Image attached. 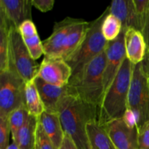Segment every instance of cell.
Here are the masks:
<instances>
[{
	"mask_svg": "<svg viewBox=\"0 0 149 149\" xmlns=\"http://www.w3.org/2000/svg\"><path fill=\"white\" fill-rule=\"evenodd\" d=\"M58 113L65 134L69 135L78 149H91L87 127L97 120V107L86 103L74 94H67L58 103Z\"/></svg>",
	"mask_w": 149,
	"mask_h": 149,
	"instance_id": "cell-1",
	"label": "cell"
},
{
	"mask_svg": "<svg viewBox=\"0 0 149 149\" xmlns=\"http://www.w3.org/2000/svg\"><path fill=\"white\" fill-rule=\"evenodd\" d=\"M134 65L126 58L97 107V122L103 126L114 119H122L128 108V95Z\"/></svg>",
	"mask_w": 149,
	"mask_h": 149,
	"instance_id": "cell-2",
	"label": "cell"
},
{
	"mask_svg": "<svg viewBox=\"0 0 149 149\" xmlns=\"http://www.w3.org/2000/svg\"><path fill=\"white\" fill-rule=\"evenodd\" d=\"M106 58L105 50L90 61L79 74L70 79L68 84L73 94L97 107L100 106L104 94Z\"/></svg>",
	"mask_w": 149,
	"mask_h": 149,
	"instance_id": "cell-3",
	"label": "cell"
},
{
	"mask_svg": "<svg viewBox=\"0 0 149 149\" xmlns=\"http://www.w3.org/2000/svg\"><path fill=\"white\" fill-rule=\"evenodd\" d=\"M109 13V7H107L97 18L90 22L80 46L65 61L72 70L71 78L77 77L90 61L106 50L109 42L103 34L102 25Z\"/></svg>",
	"mask_w": 149,
	"mask_h": 149,
	"instance_id": "cell-4",
	"label": "cell"
},
{
	"mask_svg": "<svg viewBox=\"0 0 149 149\" xmlns=\"http://www.w3.org/2000/svg\"><path fill=\"white\" fill-rule=\"evenodd\" d=\"M40 65L32 58L18 29L10 23L9 31L8 67L26 82L36 77Z\"/></svg>",
	"mask_w": 149,
	"mask_h": 149,
	"instance_id": "cell-5",
	"label": "cell"
},
{
	"mask_svg": "<svg viewBox=\"0 0 149 149\" xmlns=\"http://www.w3.org/2000/svg\"><path fill=\"white\" fill-rule=\"evenodd\" d=\"M26 84L11 68L0 71V118L8 117L13 111L26 106Z\"/></svg>",
	"mask_w": 149,
	"mask_h": 149,
	"instance_id": "cell-6",
	"label": "cell"
},
{
	"mask_svg": "<svg viewBox=\"0 0 149 149\" xmlns=\"http://www.w3.org/2000/svg\"><path fill=\"white\" fill-rule=\"evenodd\" d=\"M128 108L138 118V128L149 120V82L141 63L133 66Z\"/></svg>",
	"mask_w": 149,
	"mask_h": 149,
	"instance_id": "cell-7",
	"label": "cell"
},
{
	"mask_svg": "<svg viewBox=\"0 0 149 149\" xmlns=\"http://www.w3.org/2000/svg\"><path fill=\"white\" fill-rule=\"evenodd\" d=\"M126 31L127 29H122L119 36L114 40L108 42L106 46V65L103 76L104 94L112 84L124 61L127 58L125 45V36Z\"/></svg>",
	"mask_w": 149,
	"mask_h": 149,
	"instance_id": "cell-8",
	"label": "cell"
},
{
	"mask_svg": "<svg viewBox=\"0 0 149 149\" xmlns=\"http://www.w3.org/2000/svg\"><path fill=\"white\" fill-rule=\"evenodd\" d=\"M71 76L72 70L64 60L44 58L36 77L52 85L65 87L69 82Z\"/></svg>",
	"mask_w": 149,
	"mask_h": 149,
	"instance_id": "cell-9",
	"label": "cell"
},
{
	"mask_svg": "<svg viewBox=\"0 0 149 149\" xmlns=\"http://www.w3.org/2000/svg\"><path fill=\"white\" fill-rule=\"evenodd\" d=\"M116 149H138V128H130L123 119H114L103 125Z\"/></svg>",
	"mask_w": 149,
	"mask_h": 149,
	"instance_id": "cell-10",
	"label": "cell"
},
{
	"mask_svg": "<svg viewBox=\"0 0 149 149\" xmlns=\"http://www.w3.org/2000/svg\"><path fill=\"white\" fill-rule=\"evenodd\" d=\"M79 20V19L67 17L55 23L52 34L42 42L45 52L44 58H59L60 54L70 31L77 24Z\"/></svg>",
	"mask_w": 149,
	"mask_h": 149,
	"instance_id": "cell-11",
	"label": "cell"
},
{
	"mask_svg": "<svg viewBox=\"0 0 149 149\" xmlns=\"http://www.w3.org/2000/svg\"><path fill=\"white\" fill-rule=\"evenodd\" d=\"M33 80L47 112L58 113V103L61 98L67 94H73L68 84L65 87H58L45 82L38 77Z\"/></svg>",
	"mask_w": 149,
	"mask_h": 149,
	"instance_id": "cell-12",
	"label": "cell"
},
{
	"mask_svg": "<svg viewBox=\"0 0 149 149\" xmlns=\"http://www.w3.org/2000/svg\"><path fill=\"white\" fill-rule=\"evenodd\" d=\"M31 0H0V10L17 29L22 23L31 20Z\"/></svg>",
	"mask_w": 149,
	"mask_h": 149,
	"instance_id": "cell-13",
	"label": "cell"
},
{
	"mask_svg": "<svg viewBox=\"0 0 149 149\" xmlns=\"http://www.w3.org/2000/svg\"><path fill=\"white\" fill-rule=\"evenodd\" d=\"M109 13L121 21L122 29L139 31L136 11L133 0H114L109 6Z\"/></svg>",
	"mask_w": 149,
	"mask_h": 149,
	"instance_id": "cell-14",
	"label": "cell"
},
{
	"mask_svg": "<svg viewBox=\"0 0 149 149\" xmlns=\"http://www.w3.org/2000/svg\"><path fill=\"white\" fill-rule=\"evenodd\" d=\"M125 45L127 58L133 65L143 61L147 46L141 31L134 29H127L125 36Z\"/></svg>",
	"mask_w": 149,
	"mask_h": 149,
	"instance_id": "cell-15",
	"label": "cell"
},
{
	"mask_svg": "<svg viewBox=\"0 0 149 149\" xmlns=\"http://www.w3.org/2000/svg\"><path fill=\"white\" fill-rule=\"evenodd\" d=\"M90 22L79 19L77 24L71 29L65 41L59 58L65 60L69 58L80 46L86 33L87 31Z\"/></svg>",
	"mask_w": 149,
	"mask_h": 149,
	"instance_id": "cell-16",
	"label": "cell"
},
{
	"mask_svg": "<svg viewBox=\"0 0 149 149\" xmlns=\"http://www.w3.org/2000/svg\"><path fill=\"white\" fill-rule=\"evenodd\" d=\"M44 130L57 148H59L63 140L65 132L63 130L58 113L44 111L38 119Z\"/></svg>",
	"mask_w": 149,
	"mask_h": 149,
	"instance_id": "cell-17",
	"label": "cell"
},
{
	"mask_svg": "<svg viewBox=\"0 0 149 149\" xmlns=\"http://www.w3.org/2000/svg\"><path fill=\"white\" fill-rule=\"evenodd\" d=\"M87 136L91 149H116L103 126L97 120L93 121L87 125Z\"/></svg>",
	"mask_w": 149,
	"mask_h": 149,
	"instance_id": "cell-18",
	"label": "cell"
},
{
	"mask_svg": "<svg viewBox=\"0 0 149 149\" xmlns=\"http://www.w3.org/2000/svg\"><path fill=\"white\" fill-rule=\"evenodd\" d=\"M25 97L26 106L29 114L39 119L45 109L33 79L26 82Z\"/></svg>",
	"mask_w": 149,
	"mask_h": 149,
	"instance_id": "cell-19",
	"label": "cell"
},
{
	"mask_svg": "<svg viewBox=\"0 0 149 149\" xmlns=\"http://www.w3.org/2000/svg\"><path fill=\"white\" fill-rule=\"evenodd\" d=\"M38 119L29 114L27 122L17 135L16 143L20 149H34Z\"/></svg>",
	"mask_w": 149,
	"mask_h": 149,
	"instance_id": "cell-20",
	"label": "cell"
},
{
	"mask_svg": "<svg viewBox=\"0 0 149 149\" xmlns=\"http://www.w3.org/2000/svg\"><path fill=\"white\" fill-rule=\"evenodd\" d=\"M10 26V23L0 10V71L8 67Z\"/></svg>",
	"mask_w": 149,
	"mask_h": 149,
	"instance_id": "cell-21",
	"label": "cell"
},
{
	"mask_svg": "<svg viewBox=\"0 0 149 149\" xmlns=\"http://www.w3.org/2000/svg\"><path fill=\"white\" fill-rule=\"evenodd\" d=\"M29 116V113L26 106H22V107L13 111L9 115L10 131H11L13 141L14 142H17L18 132L26 123Z\"/></svg>",
	"mask_w": 149,
	"mask_h": 149,
	"instance_id": "cell-22",
	"label": "cell"
},
{
	"mask_svg": "<svg viewBox=\"0 0 149 149\" xmlns=\"http://www.w3.org/2000/svg\"><path fill=\"white\" fill-rule=\"evenodd\" d=\"M122 30V25L120 20L110 13H108L102 25V32L105 39L108 42L114 40L119 36Z\"/></svg>",
	"mask_w": 149,
	"mask_h": 149,
	"instance_id": "cell-23",
	"label": "cell"
},
{
	"mask_svg": "<svg viewBox=\"0 0 149 149\" xmlns=\"http://www.w3.org/2000/svg\"><path fill=\"white\" fill-rule=\"evenodd\" d=\"M34 149H58L45 132L39 121L36 127Z\"/></svg>",
	"mask_w": 149,
	"mask_h": 149,
	"instance_id": "cell-24",
	"label": "cell"
},
{
	"mask_svg": "<svg viewBox=\"0 0 149 149\" xmlns=\"http://www.w3.org/2000/svg\"><path fill=\"white\" fill-rule=\"evenodd\" d=\"M23 41L33 60L36 61L40 58L41 55H44L45 52H44L43 45L39 39V35L37 34L33 37L28 38V39H23Z\"/></svg>",
	"mask_w": 149,
	"mask_h": 149,
	"instance_id": "cell-25",
	"label": "cell"
},
{
	"mask_svg": "<svg viewBox=\"0 0 149 149\" xmlns=\"http://www.w3.org/2000/svg\"><path fill=\"white\" fill-rule=\"evenodd\" d=\"M139 31L142 32L149 11V0H133Z\"/></svg>",
	"mask_w": 149,
	"mask_h": 149,
	"instance_id": "cell-26",
	"label": "cell"
},
{
	"mask_svg": "<svg viewBox=\"0 0 149 149\" xmlns=\"http://www.w3.org/2000/svg\"><path fill=\"white\" fill-rule=\"evenodd\" d=\"M11 133L9 116L0 118V149H7L9 144V138Z\"/></svg>",
	"mask_w": 149,
	"mask_h": 149,
	"instance_id": "cell-27",
	"label": "cell"
},
{
	"mask_svg": "<svg viewBox=\"0 0 149 149\" xmlns=\"http://www.w3.org/2000/svg\"><path fill=\"white\" fill-rule=\"evenodd\" d=\"M138 148L149 149V120L138 128Z\"/></svg>",
	"mask_w": 149,
	"mask_h": 149,
	"instance_id": "cell-28",
	"label": "cell"
},
{
	"mask_svg": "<svg viewBox=\"0 0 149 149\" xmlns=\"http://www.w3.org/2000/svg\"><path fill=\"white\" fill-rule=\"evenodd\" d=\"M18 30L23 39L33 37L38 34L36 26L31 20H27L22 23L18 27Z\"/></svg>",
	"mask_w": 149,
	"mask_h": 149,
	"instance_id": "cell-29",
	"label": "cell"
},
{
	"mask_svg": "<svg viewBox=\"0 0 149 149\" xmlns=\"http://www.w3.org/2000/svg\"><path fill=\"white\" fill-rule=\"evenodd\" d=\"M54 0H31L32 6L43 13L49 11L53 8Z\"/></svg>",
	"mask_w": 149,
	"mask_h": 149,
	"instance_id": "cell-30",
	"label": "cell"
},
{
	"mask_svg": "<svg viewBox=\"0 0 149 149\" xmlns=\"http://www.w3.org/2000/svg\"><path fill=\"white\" fill-rule=\"evenodd\" d=\"M122 119L129 127H138V118H137L135 113L129 108H127V109L126 110Z\"/></svg>",
	"mask_w": 149,
	"mask_h": 149,
	"instance_id": "cell-31",
	"label": "cell"
},
{
	"mask_svg": "<svg viewBox=\"0 0 149 149\" xmlns=\"http://www.w3.org/2000/svg\"><path fill=\"white\" fill-rule=\"evenodd\" d=\"M58 149H78V148L72 140V138L67 134H65L62 143Z\"/></svg>",
	"mask_w": 149,
	"mask_h": 149,
	"instance_id": "cell-32",
	"label": "cell"
},
{
	"mask_svg": "<svg viewBox=\"0 0 149 149\" xmlns=\"http://www.w3.org/2000/svg\"><path fill=\"white\" fill-rule=\"evenodd\" d=\"M142 34L145 39L147 49H149V11L148 16H147L146 20L145 25H144L143 29L142 31Z\"/></svg>",
	"mask_w": 149,
	"mask_h": 149,
	"instance_id": "cell-33",
	"label": "cell"
},
{
	"mask_svg": "<svg viewBox=\"0 0 149 149\" xmlns=\"http://www.w3.org/2000/svg\"><path fill=\"white\" fill-rule=\"evenodd\" d=\"M143 65V68L145 74L146 75L147 78H148V82H149V49H146V55L144 57L143 61L141 62Z\"/></svg>",
	"mask_w": 149,
	"mask_h": 149,
	"instance_id": "cell-34",
	"label": "cell"
},
{
	"mask_svg": "<svg viewBox=\"0 0 149 149\" xmlns=\"http://www.w3.org/2000/svg\"><path fill=\"white\" fill-rule=\"evenodd\" d=\"M7 149H20V148H19L18 145L15 142L13 141V143L8 146Z\"/></svg>",
	"mask_w": 149,
	"mask_h": 149,
	"instance_id": "cell-35",
	"label": "cell"
},
{
	"mask_svg": "<svg viewBox=\"0 0 149 149\" xmlns=\"http://www.w3.org/2000/svg\"><path fill=\"white\" fill-rule=\"evenodd\" d=\"M138 149H139V148H138Z\"/></svg>",
	"mask_w": 149,
	"mask_h": 149,
	"instance_id": "cell-36",
	"label": "cell"
}]
</instances>
